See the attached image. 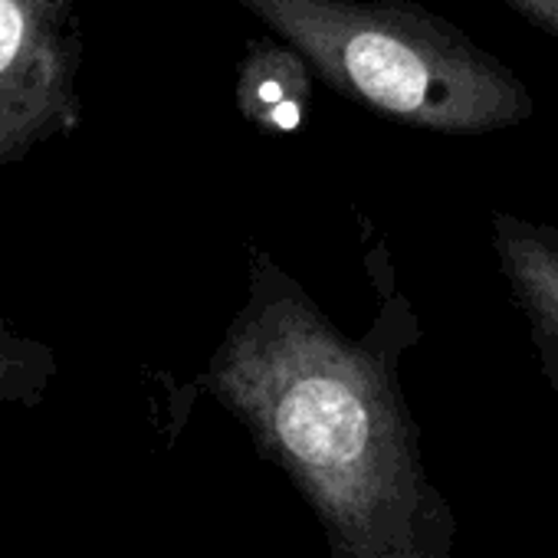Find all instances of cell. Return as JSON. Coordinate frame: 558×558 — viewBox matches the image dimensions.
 <instances>
[{"label":"cell","mask_w":558,"mask_h":558,"mask_svg":"<svg viewBox=\"0 0 558 558\" xmlns=\"http://www.w3.org/2000/svg\"><path fill=\"white\" fill-rule=\"evenodd\" d=\"M502 4L558 44V0H502Z\"/></svg>","instance_id":"obj_7"},{"label":"cell","mask_w":558,"mask_h":558,"mask_svg":"<svg viewBox=\"0 0 558 558\" xmlns=\"http://www.w3.org/2000/svg\"><path fill=\"white\" fill-rule=\"evenodd\" d=\"M365 266L375 316L349 336L269 250L250 246L246 300L201 388L293 483L329 558H457V515L427 473L401 385L424 326L381 240Z\"/></svg>","instance_id":"obj_1"},{"label":"cell","mask_w":558,"mask_h":558,"mask_svg":"<svg viewBox=\"0 0 558 558\" xmlns=\"http://www.w3.org/2000/svg\"><path fill=\"white\" fill-rule=\"evenodd\" d=\"M342 99L437 135H489L535 116L529 86L414 0H236Z\"/></svg>","instance_id":"obj_2"},{"label":"cell","mask_w":558,"mask_h":558,"mask_svg":"<svg viewBox=\"0 0 558 558\" xmlns=\"http://www.w3.org/2000/svg\"><path fill=\"white\" fill-rule=\"evenodd\" d=\"M57 378V352L0 323V404L37 408Z\"/></svg>","instance_id":"obj_6"},{"label":"cell","mask_w":558,"mask_h":558,"mask_svg":"<svg viewBox=\"0 0 558 558\" xmlns=\"http://www.w3.org/2000/svg\"><path fill=\"white\" fill-rule=\"evenodd\" d=\"M313 66L287 40L256 37L236 66V109L266 135H293L313 102Z\"/></svg>","instance_id":"obj_5"},{"label":"cell","mask_w":558,"mask_h":558,"mask_svg":"<svg viewBox=\"0 0 558 558\" xmlns=\"http://www.w3.org/2000/svg\"><path fill=\"white\" fill-rule=\"evenodd\" d=\"M489 223L499 272L525 319L542 378L558 398V223L512 210H496Z\"/></svg>","instance_id":"obj_4"},{"label":"cell","mask_w":558,"mask_h":558,"mask_svg":"<svg viewBox=\"0 0 558 558\" xmlns=\"http://www.w3.org/2000/svg\"><path fill=\"white\" fill-rule=\"evenodd\" d=\"M80 0H0V168L80 125Z\"/></svg>","instance_id":"obj_3"}]
</instances>
